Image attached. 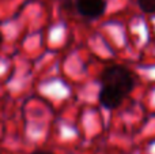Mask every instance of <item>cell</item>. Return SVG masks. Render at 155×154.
I'll return each mask as SVG.
<instances>
[{"mask_svg":"<svg viewBox=\"0 0 155 154\" xmlns=\"http://www.w3.org/2000/svg\"><path fill=\"white\" fill-rule=\"evenodd\" d=\"M101 90L98 101L104 108L116 109L120 106L124 98L134 90L135 76L127 67L120 64L109 65L99 76Z\"/></svg>","mask_w":155,"mask_h":154,"instance_id":"cell-1","label":"cell"},{"mask_svg":"<svg viewBox=\"0 0 155 154\" xmlns=\"http://www.w3.org/2000/svg\"><path fill=\"white\" fill-rule=\"evenodd\" d=\"M75 8L84 18L95 19L104 15L106 10V2L105 0H75Z\"/></svg>","mask_w":155,"mask_h":154,"instance_id":"cell-2","label":"cell"},{"mask_svg":"<svg viewBox=\"0 0 155 154\" xmlns=\"http://www.w3.org/2000/svg\"><path fill=\"white\" fill-rule=\"evenodd\" d=\"M139 8L146 14H155V0H137Z\"/></svg>","mask_w":155,"mask_h":154,"instance_id":"cell-3","label":"cell"},{"mask_svg":"<svg viewBox=\"0 0 155 154\" xmlns=\"http://www.w3.org/2000/svg\"><path fill=\"white\" fill-rule=\"evenodd\" d=\"M60 3H61L63 7L68 11H71L74 7H75V0H60Z\"/></svg>","mask_w":155,"mask_h":154,"instance_id":"cell-4","label":"cell"},{"mask_svg":"<svg viewBox=\"0 0 155 154\" xmlns=\"http://www.w3.org/2000/svg\"><path fill=\"white\" fill-rule=\"evenodd\" d=\"M33 154H53V153H51V152H46V150H35Z\"/></svg>","mask_w":155,"mask_h":154,"instance_id":"cell-5","label":"cell"},{"mask_svg":"<svg viewBox=\"0 0 155 154\" xmlns=\"http://www.w3.org/2000/svg\"><path fill=\"white\" fill-rule=\"evenodd\" d=\"M2 41H3V37H2V35H0V45H2Z\"/></svg>","mask_w":155,"mask_h":154,"instance_id":"cell-6","label":"cell"}]
</instances>
